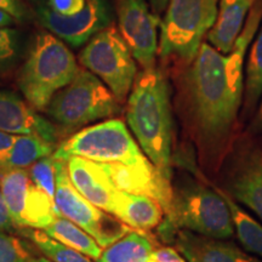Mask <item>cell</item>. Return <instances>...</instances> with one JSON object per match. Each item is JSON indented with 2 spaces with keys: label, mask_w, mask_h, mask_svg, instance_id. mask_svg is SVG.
<instances>
[{
  "label": "cell",
  "mask_w": 262,
  "mask_h": 262,
  "mask_svg": "<svg viewBox=\"0 0 262 262\" xmlns=\"http://www.w3.org/2000/svg\"><path fill=\"white\" fill-rule=\"evenodd\" d=\"M261 21L262 0H257L229 54L203 41L180 77L178 101L183 130L194 145L201 168L210 173L220 171L235 142L243 104V64Z\"/></svg>",
  "instance_id": "1"
},
{
  "label": "cell",
  "mask_w": 262,
  "mask_h": 262,
  "mask_svg": "<svg viewBox=\"0 0 262 262\" xmlns=\"http://www.w3.org/2000/svg\"><path fill=\"white\" fill-rule=\"evenodd\" d=\"M126 122L147 158L172 182L171 93L162 70L148 68L137 75L127 96Z\"/></svg>",
  "instance_id": "2"
},
{
  "label": "cell",
  "mask_w": 262,
  "mask_h": 262,
  "mask_svg": "<svg viewBox=\"0 0 262 262\" xmlns=\"http://www.w3.org/2000/svg\"><path fill=\"white\" fill-rule=\"evenodd\" d=\"M160 226L166 241H172L179 229L216 239L234 234L233 219L220 188L188 173L172 183L171 205Z\"/></svg>",
  "instance_id": "3"
},
{
  "label": "cell",
  "mask_w": 262,
  "mask_h": 262,
  "mask_svg": "<svg viewBox=\"0 0 262 262\" xmlns=\"http://www.w3.org/2000/svg\"><path fill=\"white\" fill-rule=\"evenodd\" d=\"M77 60L64 42L52 33L35 38L19 74V89L35 110H44L52 97L77 74Z\"/></svg>",
  "instance_id": "4"
},
{
  "label": "cell",
  "mask_w": 262,
  "mask_h": 262,
  "mask_svg": "<svg viewBox=\"0 0 262 262\" xmlns=\"http://www.w3.org/2000/svg\"><path fill=\"white\" fill-rule=\"evenodd\" d=\"M220 0H169L159 25V56L188 64L210 31Z\"/></svg>",
  "instance_id": "5"
},
{
  "label": "cell",
  "mask_w": 262,
  "mask_h": 262,
  "mask_svg": "<svg viewBox=\"0 0 262 262\" xmlns=\"http://www.w3.org/2000/svg\"><path fill=\"white\" fill-rule=\"evenodd\" d=\"M57 159L80 157L96 163L140 165L150 160L142 152L126 124L120 119L104 120L78 131L52 153Z\"/></svg>",
  "instance_id": "6"
},
{
  "label": "cell",
  "mask_w": 262,
  "mask_h": 262,
  "mask_svg": "<svg viewBox=\"0 0 262 262\" xmlns=\"http://www.w3.org/2000/svg\"><path fill=\"white\" fill-rule=\"evenodd\" d=\"M120 106L112 91L100 78L79 68L67 86L52 97L48 113L64 126H81L119 113Z\"/></svg>",
  "instance_id": "7"
},
{
  "label": "cell",
  "mask_w": 262,
  "mask_h": 262,
  "mask_svg": "<svg viewBox=\"0 0 262 262\" xmlns=\"http://www.w3.org/2000/svg\"><path fill=\"white\" fill-rule=\"evenodd\" d=\"M79 62L107 85L119 102L129 96L137 77L136 60L116 27L108 26L95 34L80 51Z\"/></svg>",
  "instance_id": "8"
},
{
  "label": "cell",
  "mask_w": 262,
  "mask_h": 262,
  "mask_svg": "<svg viewBox=\"0 0 262 262\" xmlns=\"http://www.w3.org/2000/svg\"><path fill=\"white\" fill-rule=\"evenodd\" d=\"M55 204L60 215L86 231L101 248L110 247L131 231L123 221L95 206L77 191L68 175L67 162L62 159L56 163Z\"/></svg>",
  "instance_id": "9"
},
{
  "label": "cell",
  "mask_w": 262,
  "mask_h": 262,
  "mask_svg": "<svg viewBox=\"0 0 262 262\" xmlns=\"http://www.w3.org/2000/svg\"><path fill=\"white\" fill-rule=\"evenodd\" d=\"M0 191L15 226L44 229L60 215L55 199L35 186L28 170H0Z\"/></svg>",
  "instance_id": "10"
},
{
  "label": "cell",
  "mask_w": 262,
  "mask_h": 262,
  "mask_svg": "<svg viewBox=\"0 0 262 262\" xmlns=\"http://www.w3.org/2000/svg\"><path fill=\"white\" fill-rule=\"evenodd\" d=\"M221 168V188L262 222V148L249 137H241L235 140Z\"/></svg>",
  "instance_id": "11"
},
{
  "label": "cell",
  "mask_w": 262,
  "mask_h": 262,
  "mask_svg": "<svg viewBox=\"0 0 262 262\" xmlns=\"http://www.w3.org/2000/svg\"><path fill=\"white\" fill-rule=\"evenodd\" d=\"M118 31L143 70L156 67L158 54V16L146 0H117Z\"/></svg>",
  "instance_id": "12"
},
{
  "label": "cell",
  "mask_w": 262,
  "mask_h": 262,
  "mask_svg": "<svg viewBox=\"0 0 262 262\" xmlns=\"http://www.w3.org/2000/svg\"><path fill=\"white\" fill-rule=\"evenodd\" d=\"M39 21L57 38L78 48L107 28L112 22V10L108 0H85L83 10L73 16H63L48 6L38 9Z\"/></svg>",
  "instance_id": "13"
},
{
  "label": "cell",
  "mask_w": 262,
  "mask_h": 262,
  "mask_svg": "<svg viewBox=\"0 0 262 262\" xmlns=\"http://www.w3.org/2000/svg\"><path fill=\"white\" fill-rule=\"evenodd\" d=\"M117 189L152 196L169 211L172 198V182L164 179L150 162L140 165L100 163Z\"/></svg>",
  "instance_id": "14"
},
{
  "label": "cell",
  "mask_w": 262,
  "mask_h": 262,
  "mask_svg": "<svg viewBox=\"0 0 262 262\" xmlns=\"http://www.w3.org/2000/svg\"><path fill=\"white\" fill-rule=\"evenodd\" d=\"M172 241L187 262H262L227 239L210 238L179 229Z\"/></svg>",
  "instance_id": "15"
},
{
  "label": "cell",
  "mask_w": 262,
  "mask_h": 262,
  "mask_svg": "<svg viewBox=\"0 0 262 262\" xmlns=\"http://www.w3.org/2000/svg\"><path fill=\"white\" fill-rule=\"evenodd\" d=\"M66 162L68 175L77 191L95 206L112 214L119 189L114 187L102 165L80 157H71Z\"/></svg>",
  "instance_id": "16"
},
{
  "label": "cell",
  "mask_w": 262,
  "mask_h": 262,
  "mask_svg": "<svg viewBox=\"0 0 262 262\" xmlns=\"http://www.w3.org/2000/svg\"><path fill=\"white\" fill-rule=\"evenodd\" d=\"M0 131L12 135H39L55 142L56 127L14 94L0 91Z\"/></svg>",
  "instance_id": "17"
},
{
  "label": "cell",
  "mask_w": 262,
  "mask_h": 262,
  "mask_svg": "<svg viewBox=\"0 0 262 262\" xmlns=\"http://www.w3.org/2000/svg\"><path fill=\"white\" fill-rule=\"evenodd\" d=\"M257 0H220L208 42L222 54H229Z\"/></svg>",
  "instance_id": "18"
},
{
  "label": "cell",
  "mask_w": 262,
  "mask_h": 262,
  "mask_svg": "<svg viewBox=\"0 0 262 262\" xmlns=\"http://www.w3.org/2000/svg\"><path fill=\"white\" fill-rule=\"evenodd\" d=\"M112 214L130 228L143 232L159 227L165 211L152 196L118 191Z\"/></svg>",
  "instance_id": "19"
},
{
  "label": "cell",
  "mask_w": 262,
  "mask_h": 262,
  "mask_svg": "<svg viewBox=\"0 0 262 262\" xmlns=\"http://www.w3.org/2000/svg\"><path fill=\"white\" fill-rule=\"evenodd\" d=\"M42 231L60 243L94 260H97L103 251V248H101L100 244L86 231L62 215H58L54 222Z\"/></svg>",
  "instance_id": "20"
},
{
  "label": "cell",
  "mask_w": 262,
  "mask_h": 262,
  "mask_svg": "<svg viewBox=\"0 0 262 262\" xmlns=\"http://www.w3.org/2000/svg\"><path fill=\"white\" fill-rule=\"evenodd\" d=\"M262 100V26L257 29L249 51L243 93V114L253 117Z\"/></svg>",
  "instance_id": "21"
},
{
  "label": "cell",
  "mask_w": 262,
  "mask_h": 262,
  "mask_svg": "<svg viewBox=\"0 0 262 262\" xmlns=\"http://www.w3.org/2000/svg\"><path fill=\"white\" fill-rule=\"evenodd\" d=\"M153 243L142 231H130L112 245L104 248L97 262H147L152 256Z\"/></svg>",
  "instance_id": "22"
},
{
  "label": "cell",
  "mask_w": 262,
  "mask_h": 262,
  "mask_svg": "<svg viewBox=\"0 0 262 262\" xmlns=\"http://www.w3.org/2000/svg\"><path fill=\"white\" fill-rule=\"evenodd\" d=\"M220 191L229 206L233 219L234 233L237 234L242 248L262 260V222L253 217L224 189L220 188Z\"/></svg>",
  "instance_id": "23"
},
{
  "label": "cell",
  "mask_w": 262,
  "mask_h": 262,
  "mask_svg": "<svg viewBox=\"0 0 262 262\" xmlns=\"http://www.w3.org/2000/svg\"><path fill=\"white\" fill-rule=\"evenodd\" d=\"M55 152V145L39 135H16L3 169L29 168L39 159L51 156Z\"/></svg>",
  "instance_id": "24"
},
{
  "label": "cell",
  "mask_w": 262,
  "mask_h": 262,
  "mask_svg": "<svg viewBox=\"0 0 262 262\" xmlns=\"http://www.w3.org/2000/svg\"><path fill=\"white\" fill-rule=\"evenodd\" d=\"M24 234L37 245L45 257L54 262H93L89 256L60 243L48 235L42 229H28L24 232Z\"/></svg>",
  "instance_id": "25"
},
{
  "label": "cell",
  "mask_w": 262,
  "mask_h": 262,
  "mask_svg": "<svg viewBox=\"0 0 262 262\" xmlns=\"http://www.w3.org/2000/svg\"><path fill=\"white\" fill-rule=\"evenodd\" d=\"M56 163L57 159L51 155L39 159L28 168L32 181L52 199H55L56 192Z\"/></svg>",
  "instance_id": "26"
},
{
  "label": "cell",
  "mask_w": 262,
  "mask_h": 262,
  "mask_svg": "<svg viewBox=\"0 0 262 262\" xmlns=\"http://www.w3.org/2000/svg\"><path fill=\"white\" fill-rule=\"evenodd\" d=\"M29 258L27 244L0 231V262H28Z\"/></svg>",
  "instance_id": "27"
},
{
  "label": "cell",
  "mask_w": 262,
  "mask_h": 262,
  "mask_svg": "<svg viewBox=\"0 0 262 262\" xmlns=\"http://www.w3.org/2000/svg\"><path fill=\"white\" fill-rule=\"evenodd\" d=\"M19 45V34L15 29L0 27V67L9 64L16 57Z\"/></svg>",
  "instance_id": "28"
},
{
  "label": "cell",
  "mask_w": 262,
  "mask_h": 262,
  "mask_svg": "<svg viewBox=\"0 0 262 262\" xmlns=\"http://www.w3.org/2000/svg\"><path fill=\"white\" fill-rule=\"evenodd\" d=\"M85 0H48V8L63 16H73L83 10Z\"/></svg>",
  "instance_id": "29"
},
{
  "label": "cell",
  "mask_w": 262,
  "mask_h": 262,
  "mask_svg": "<svg viewBox=\"0 0 262 262\" xmlns=\"http://www.w3.org/2000/svg\"><path fill=\"white\" fill-rule=\"evenodd\" d=\"M0 10L8 12L16 21H21L24 18L25 10L18 0H0Z\"/></svg>",
  "instance_id": "30"
},
{
  "label": "cell",
  "mask_w": 262,
  "mask_h": 262,
  "mask_svg": "<svg viewBox=\"0 0 262 262\" xmlns=\"http://www.w3.org/2000/svg\"><path fill=\"white\" fill-rule=\"evenodd\" d=\"M15 136L12 134L4 133V131H0V170L3 169L6 158H8L11 147L14 145Z\"/></svg>",
  "instance_id": "31"
},
{
  "label": "cell",
  "mask_w": 262,
  "mask_h": 262,
  "mask_svg": "<svg viewBox=\"0 0 262 262\" xmlns=\"http://www.w3.org/2000/svg\"><path fill=\"white\" fill-rule=\"evenodd\" d=\"M14 222L10 217L9 210L6 208L4 196L0 191V231H11L14 228Z\"/></svg>",
  "instance_id": "32"
},
{
  "label": "cell",
  "mask_w": 262,
  "mask_h": 262,
  "mask_svg": "<svg viewBox=\"0 0 262 262\" xmlns=\"http://www.w3.org/2000/svg\"><path fill=\"white\" fill-rule=\"evenodd\" d=\"M249 131L251 134H258L262 131V100L258 104L257 111L254 114L253 120H251L250 126H249Z\"/></svg>",
  "instance_id": "33"
},
{
  "label": "cell",
  "mask_w": 262,
  "mask_h": 262,
  "mask_svg": "<svg viewBox=\"0 0 262 262\" xmlns=\"http://www.w3.org/2000/svg\"><path fill=\"white\" fill-rule=\"evenodd\" d=\"M148 3L150 8H152V11L156 15H159L160 12H163L166 9L169 0H148Z\"/></svg>",
  "instance_id": "34"
},
{
  "label": "cell",
  "mask_w": 262,
  "mask_h": 262,
  "mask_svg": "<svg viewBox=\"0 0 262 262\" xmlns=\"http://www.w3.org/2000/svg\"><path fill=\"white\" fill-rule=\"evenodd\" d=\"M15 21L16 19L11 15L0 10V27H8V26H11L14 24Z\"/></svg>",
  "instance_id": "35"
},
{
  "label": "cell",
  "mask_w": 262,
  "mask_h": 262,
  "mask_svg": "<svg viewBox=\"0 0 262 262\" xmlns=\"http://www.w3.org/2000/svg\"><path fill=\"white\" fill-rule=\"evenodd\" d=\"M28 262H54V261L49 260L48 257H31Z\"/></svg>",
  "instance_id": "36"
},
{
  "label": "cell",
  "mask_w": 262,
  "mask_h": 262,
  "mask_svg": "<svg viewBox=\"0 0 262 262\" xmlns=\"http://www.w3.org/2000/svg\"><path fill=\"white\" fill-rule=\"evenodd\" d=\"M147 262H159V261H157L156 258H153L152 256H150V257L148 258V261H147Z\"/></svg>",
  "instance_id": "37"
}]
</instances>
